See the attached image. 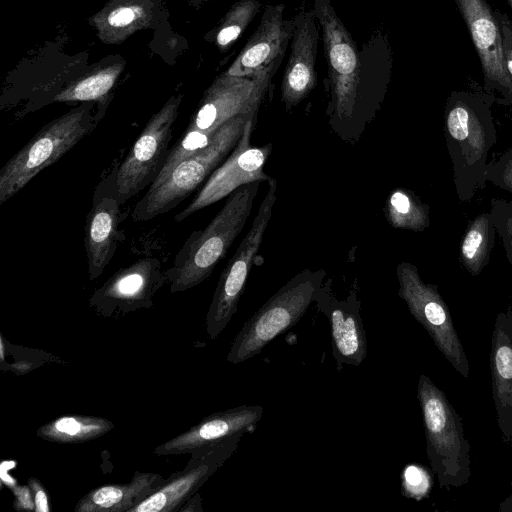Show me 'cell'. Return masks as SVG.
Returning a JSON list of instances; mask_svg holds the SVG:
<instances>
[{
  "instance_id": "cell-1",
  "label": "cell",
  "mask_w": 512,
  "mask_h": 512,
  "mask_svg": "<svg viewBox=\"0 0 512 512\" xmlns=\"http://www.w3.org/2000/svg\"><path fill=\"white\" fill-rule=\"evenodd\" d=\"M328 66V123L341 140L356 143L388 90L392 51L387 33L376 31L359 51L331 0H314Z\"/></svg>"
},
{
  "instance_id": "cell-2",
  "label": "cell",
  "mask_w": 512,
  "mask_h": 512,
  "mask_svg": "<svg viewBox=\"0 0 512 512\" xmlns=\"http://www.w3.org/2000/svg\"><path fill=\"white\" fill-rule=\"evenodd\" d=\"M493 94L476 83L453 90L444 108V135L457 198L469 203L488 182L489 154L497 143Z\"/></svg>"
},
{
  "instance_id": "cell-3",
  "label": "cell",
  "mask_w": 512,
  "mask_h": 512,
  "mask_svg": "<svg viewBox=\"0 0 512 512\" xmlns=\"http://www.w3.org/2000/svg\"><path fill=\"white\" fill-rule=\"evenodd\" d=\"M285 54L248 76L227 72L219 75L205 91L186 130L170 149L162 170L149 188L160 184L181 161L206 147L230 119L258 113Z\"/></svg>"
},
{
  "instance_id": "cell-4",
  "label": "cell",
  "mask_w": 512,
  "mask_h": 512,
  "mask_svg": "<svg viewBox=\"0 0 512 512\" xmlns=\"http://www.w3.org/2000/svg\"><path fill=\"white\" fill-rule=\"evenodd\" d=\"M260 184L252 182L233 191L211 222L190 234L166 270L171 293L194 288L211 275L243 230Z\"/></svg>"
},
{
  "instance_id": "cell-5",
  "label": "cell",
  "mask_w": 512,
  "mask_h": 512,
  "mask_svg": "<svg viewBox=\"0 0 512 512\" xmlns=\"http://www.w3.org/2000/svg\"><path fill=\"white\" fill-rule=\"evenodd\" d=\"M426 437V453L441 488L451 490L466 485L472 475L470 443L462 418L445 393L426 375L417 384Z\"/></svg>"
},
{
  "instance_id": "cell-6",
  "label": "cell",
  "mask_w": 512,
  "mask_h": 512,
  "mask_svg": "<svg viewBox=\"0 0 512 512\" xmlns=\"http://www.w3.org/2000/svg\"><path fill=\"white\" fill-rule=\"evenodd\" d=\"M84 102L44 125L0 170V204L23 189L36 175L55 163L87 136L101 116Z\"/></svg>"
},
{
  "instance_id": "cell-7",
  "label": "cell",
  "mask_w": 512,
  "mask_h": 512,
  "mask_svg": "<svg viewBox=\"0 0 512 512\" xmlns=\"http://www.w3.org/2000/svg\"><path fill=\"white\" fill-rule=\"evenodd\" d=\"M326 276L305 268L272 295L235 336L227 361L239 364L259 354L274 338L292 328L308 310Z\"/></svg>"
},
{
  "instance_id": "cell-8",
  "label": "cell",
  "mask_w": 512,
  "mask_h": 512,
  "mask_svg": "<svg viewBox=\"0 0 512 512\" xmlns=\"http://www.w3.org/2000/svg\"><path fill=\"white\" fill-rule=\"evenodd\" d=\"M256 114L238 115L226 122L206 147L181 161L160 184L147 190L133 208L132 219L147 221L178 206L228 157L246 121Z\"/></svg>"
},
{
  "instance_id": "cell-9",
  "label": "cell",
  "mask_w": 512,
  "mask_h": 512,
  "mask_svg": "<svg viewBox=\"0 0 512 512\" xmlns=\"http://www.w3.org/2000/svg\"><path fill=\"white\" fill-rule=\"evenodd\" d=\"M396 276L398 296L406 303L410 314L426 330L452 367L467 378L469 361L438 286L424 282L417 266L406 261L397 265Z\"/></svg>"
},
{
  "instance_id": "cell-10",
  "label": "cell",
  "mask_w": 512,
  "mask_h": 512,
  "mask_svg": "<svg viewBox=\"0 0 512 512\" xmlns=\"http://www.w3.org/2000/svg\"><path fill=\"white\" fill-rule=\"evenodd\" d=\"M276 191L277 181L271 178L250 229L220 274L206 315V331L211 339H216L222 333L237 312L254 258L272 216Z\"/></svg>"
},
{
  "instance_id": "cell-11",
  "label": "cell",
  "mask_w": 512,
  "mask_h": 512,
  "mask_svg": "<svg viewBox=\"0 0 512 512\" xmlns=\"http://www.w3.org/2000/svg\"><path fill=\"white\" fill-rule=\"evenodd\" d=\"M181 100V95L172 96L152 115L121 162L115 178V196L120 204L150 186L162 170Z\"/></svg>"
},
{
  "instance_id": "cell-12",
  "label": "cell",
  "mask_w": 512,
  "mask_h": 512,
  "mask_svg": "<svg viewBox=\"0 0 512 512\" xmlns=\"http://www.w3.org/2000/svg\"><path fill=\"white\" fill-rule=\"evenodd\" d=\"M256 122L257 114L248 118L235 148L213 171L193 200L174 217L176 222H181L193 213L229 196L241 186L256 181H269L272 178L263 169L271 154L272 144L256 147L250 143Z\"/></svg>"
},
{
  "instance_id": "cell-13",
  "label": "cell",
  "mask_w": 512,
  "mask_h": 512,
  "mask_svg": "<svg viewBox=\"0 0 512 512\" xmlns=\"http://www.w3.org/2000/svg\"><path fill=\"white\" fill-rule=\"evenodd\" d=\"M168 283L157 258H142L118 270L89 299V306L105 317H122L153 306L158 290Z\"/></svg>"
},
{
  "instance_id": "cell-14",
  "label": "cell",
  "mask_w": 512,
  "mask_h": 512,
  "mask_svg": "<svg viewBox=\"0 0 512 512\" xmlns=\"http://www.w3.org/2000/svg\"><path fill=\"white\" fill-rule=\"evenodd\" d=\"M477 51L483 88L496 103L512 107V82L505 69L502 36L494 9L486 0H454Z\"/></svg>"
},
{
  "instance_id": "cell-15",
  "label": "cell",
  "mask_w": 512,
  "mask_h": 512,
  "mask_svg": "<svg viewBox=\"0 0 512 512\" xmlns=\"http://www.w3.org/2000/svg\"><path fill=\"white\" fill-rule=\"evenodd\" d=\"M314 302L330 324L332 355L337 370L344 364L359 366L367 356V337L356 282L349 295L341 300L334 294L332 279L328 278L317 290Z\"/></svg>"
},
{
  "instance_id": "cell-16",
  "label": "cell",
  "mask_w": 512,
  "mask_h": 512,
  "mask_svg": "<svg viewBox=\"0 0 512 512\" xmlns=\"http://www.w3.org/2000/svg\"><path fill=\"white\" fill-rule=\"evenodd\" d=\"M263 415L260 405H241L204 417L199 423L176 437L158 445V456L190 454L196 458L231 438L251 431Z\"/></svg>"
},
{
  "instance_id": "cell-17",
  "label": "cell",
  "mask_w": 512,
  "mask_h": 512,
  "mask_svg": "<svg viewBox=\"0 0 512 512\" xmlns=\"http://www.w3.org/2000/svg\"><path fill=\"white\" fill-rule=\"evenodd\" d=\"M291 51L281 82V101L291 111L317 85L316 59L319 22L314 9L301 10L294 17Z\"/></svg>"
},
{
  "instance_id": "cell-18",
  "label": "cell",
  "mask_w": 512,
  "mask_h": 512,
  "mask_svg": "<svg viewBox=\"0 0 512 512\" xmlns=\"http://www.w3.org/2000/svg\"><path fill=\"white\" fill-rule=\"evenodd\" d=\"M282 3L265 6L260 22L243 49L226 71L248 76L285 53L293 35L294 22L284 18Z\"/></svg>"
},
{
  "instance_id": "cell-19",
  "label": "cell",
  "mask_w": 512,
  "mask_h": 512,
  "mask_svg": "<svg viewBox=\"0 0 512 512\" xmlns=\"http://www.w3.org/2000/svg\"><path fill=\"white\" fill-rule=\"evenodd\" d=\"M490 371L496 422L504 443L512 445V310L500 312L491 338Z\"/></svg>"
},
{
  "instance_id": "cell-20",
  "label": "cell",
  "mask_w": 512,
  "mask_h": 512,
  "mask_svg": "<svg viewBox=\"0 0 512 512\" xmlns=\"http://www.w3.org/2000/svg\"><path fill=\"white\" fill-rule=\"evenodd\" d=\"M120 205L115 194L102 196L87 215L84 245L90 280L102 275L116 252Z\"/></svg>"
},
{
  "instance_id": "cell-21",
  "label": "cell",
  "mask_w": 512,
  "mask_h": 512,
  "mask_svg": "<svg viewBox=\"0 0 512 512\" xmlns=\"http://www.w3.org/2000/svg\"><path fill=\"white\" fill-rule=\"evenodd\" d=\"M224 462L216 458L190 459L183 471L172 474L129 512L179 511Z\"/></svg>"
},
{
  "instance_id": "cell-22",
  "label": "cell",
  "mask_w": 512,
  "mask_h": 512,
  "mask_svg": "<svg viewBox=\"0 0 512 512\" xmlns=\"http://www.w3.org/2000/svg\"><path fill=\"white\" fill-rule=\"evenodd\" d=\"M166 479L155 472H134L131 480L123 484H110L94 488L75 505V512H129L154 492Z\"/></svg>"
},
{
  "instance_id": "cell-23",
  "label": "cell",
  "mask_w": 512,
  "mask_h": 512,
  "mask_svg": "<svg viewBox=\"0 0 512 512\" xmlns=\"http://www.w3.org/2000/svg\"><path fill=\"white\" fill-rule=\"evenodd\" d=\"M115 427L110 420L100 416L63 415L37 429L36 435L45 441L60 444H77L95 440Z\"/></svg>"
},
{
  "instance_id": "cell-24",
  "label": "cell",
  "mask_w": 512,
  "mask_h": 512,
  "mask_svg": "<svg viewBox=\"0 0 512 512\" xmlns=\"http://www.w3.org/2000/svg\"><path fill=\"white\" fill-rule=\"evenodd\" d=\"M496 235L490 210L469 222L460 243L459 256L463 268L472 276L480 275L488 265Z\"/></svg>"
},
{
  "instance_id": "cell-25",
  "label": "cell",
  "mask_w": 512,
  "mask_h": 512,
  "mask_svg": "<svg viewBox=\"0 0 512 512\" xmlns=\"http://www.w3.org/2000/svg\"><path fill=\"white\" fill-rule=\"evenodd\" d=\"M384 215L395 229L422 232L430 226V207L411 190L395 188L388 195Z\"/></svg>"
},
{
  "instance_id": "cell-26",
  "label": "cell",
  "mask_w": 512,
  "mask_h": 512,
  "mask_svg": "<svg viewBox=\"0 0 512 512\" xmlns=\"http://www.w3.org/2000/svg\"><path fill=\"white\" fill-rule=\"evenodd\" d=\"M121 63L98 69L58 92L51 102H93L103 100L123 70Z\"/></svg>"
},
{
  "instance_id": "cell-27",
  "label": "cell",
  "mask_w": 512,
  "mask_h": 512,
  "mask_svg": "<svg viewBox=\"0 0 512 512\" xmlns=\"http://www.w3.org/2000/svg\"><path fill=\"white\" fill-rule=\"evenodd\" d=\"M262 7L261 0H237L220 21L214 37L216 46L226 51L245 31Z\"/></svg>"
},
{
  "instance_id": "cell-28",
  "label": "cell",
  "mask_w": 512,
  "mask_h": 512,
  "mask_svg": "<svg viewBox=\"0 0 512 512\" xmlns=\"http://www.w3.org/2000/svg\"><path fill=\"white\" fill-rule=\"evenodd\" d=\"M147 13L144 5L132 1L114 2L104 14V32H130L144 24ZM103 32V33H104Z\"/></svg>"
},
{
  "instance_id": "cell-29",
  "label": "cell",
  "mask_w": 512,
  "mask_h": 512,
  "mask_svg": "<svg viewBox=\"0 0 512 512\" xmlns=\"http://www.w3.org/2000/svg\"><path fill=\"white\" fill-rule=\"evenodd\" d=\"M490 212L497 235L502 241L505 257L512 267V199L491 198Z\"/></svg>"
},
{
  "instance_id": "cell-30",
  "label": "cell",
  "mask_w": 512,
  "mask_h": 512,
  "mask_svg": "<svg viewBox=\"0 0 512 512\" xmlns=\"http://www.w3.org/2000/svg\"><path fill=\"white\" fill-rule=\"evenodd\" d=\"M402 494L407 498L421 500L427 497L431 489V476L420 465H407L401 475Z\"/></svg>"
},
{
  "instance_id": "cell-31",
  "label": "cell",
  "mask_w": 512,
  "mask_h": 512,
  "mask_svg": "<svg viewBox=\"0 0 512 512\" xmlns=\"http://www.w3.org/2000/svg\"><path fill=\"white\" fill-rule=\"evenodd\" d=\"M487 180L512 195V145L497 159L490 160Z\"/></svg>"
},
{
  "instance_id": "cell-32",
  "label": "cell",
  "mask_w": 512,
  "mask_h": 512,
  "mask_svg": "<svg viewBox=\"0 0 512 512\" xmlns=\"http://www.w3.org/2000/svg\"><path fill=\"white\" fill-rule=\"evenodd\" d=\"M494 12L502 36L505 69L512 82V20L506 13H503L499 9H494Z\"/></svg>"
},
{
  "instance_id": "cell-33",
  "label": "cell",
  "mask_w": 512,
  "mask_h": 512,
  "mask_svg": "<svg viewBox=\"0 0 512 512\" xmlns=\"http://www.w3.org/2000/svg\"><path fill=\"white\" fill-rule=\"evenodd\" d=\"M29 487L31 488L34 498V511L48 512L50 511L48 495L43 485L36 478H29Z\"/></svg>"
},
{
  "instance_id": "cell-34",
  "label": "cell",
  "mask_w": 512,
  "mask_h": 512,
  "mask_svg": "<svg viewBox=\"0 0 512 512\" xmlns=\"http://www.w3.org/2000/svg\"><path fill=\"white\" fill-rule=\"evenodd\" d=\"M201 501V495L196 493L189 500H187V502L179 509V512H202Z\"/></svg>"
},
{
  "instance_id": "cell-35",
  "label": "cell",
  "mask_w": 512,
  "mask_h": 512,
  "mask_svg": "<svg viewBox=\"0 0 512 512\" xmlns=\"http://www.w3.org/2000/svg\"><path fill=\"white\" fill-rule=\"evenodd\" d=\"M498 511L512 512V493L499 504Z\"/></svg>"
},
{
  "instance_id": "cell-36",
  "label": "cell",
  "mask_w": 512,
  "mask_h": 512,
  "mask_svg": "<svg viewBox=\"0 0 512 512\" xmlns=\"http://www.w3.org/2000/svg\"><path fill=\"white\" fill-rule=\"evenodd\" d=\"M506 2L508 3V5L510 6V8L512 9V0H506Z\"/></svg>"
},
{
  "instance_id": "cell-37",
  "label": "cell",
  "mask_w": 512,
  "mask_h": 512,
  "mask_svg": "<svg viewBox=\"0 0 512 512\" xmlns=\"http://www.w3.org/2000/svg\"><path fill=\"white\" fill-rule=\"evenodd\" d=\"M200 1H213V0H200ZM222 1H225V0H222Z\"/></svg>"
}]
</instances>
